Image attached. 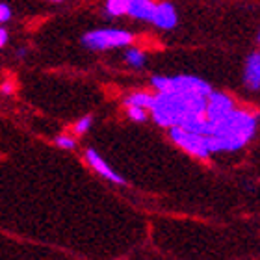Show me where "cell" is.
<instances>
[{
    "label": "cell",
    "instance_id": "1",
    "mask_svg": "<svg viewBox=\"0 0 260 260\" xmlns=\"http://www.w3.org/2000/svg\"><path fill=\"white\" fill-rule=\"evenodd\" d=\"M256 117L244 110H231L216 121L210 134L206 136V149L208 152L238 151L245 143H249L255 136Z\"/></svg>",
    "mask_w": 260,
    "mask_h": 260
},
{
    "label": "cell",
    "instance_id": "2",
    "mask_svg": "<svg viewBox=\"0 0 260 260\" xmlns=\"http://www.w3.org/2000/svg\"><path fill=\"white\" fill-rule=\"evenodd\" d=\"M152 86L156 87L160 93H177V91H190L199 93L208 97L212 93L210 84H206L203 78L190 75H180V76H154L152 78Z\"/></svg>",
    "mask_w": 260,
    "mask_h": 260
},
{
    "label": "cell",
    "instance_id": "3",
    "mask_svg": "<svg viewBox=\"0 0 260 260\" xmlns=\"http://www.w3.org/2000/svg\"><path fill=\"white\" fill-rule=\"evenodd\" d=\"M134 36L126 30H117V28H104V30H95L87 32L82 38L84 47L91 50H106L114 47H126L132 43Z\"/></svg>",
    "mask_w": 260,
    "mask_h": 260
},
{
    "label": "cell",
    "instance_id": "4",
    "mask_svg": "<svg viewBox=\"0 0 260 260\" xmlns=\"http://www.w3.org/2000/svg\"><path fill=\"white\" fill-rule=\"evenodd\" d=\"M169 136L171 140L179 147H182L186 152H190L191 156L197 158H208L210 152L206 149V136L197 134V132H190L180 126H169Z\"/></svg>",
    "mask_w": 260,
    "mask_h": 260
},
{
    "label": "cell",
    "instance_id": "5",
    "mask_svg": "<svg viewBox=\"0 0 260 260\" xmlns=\"http://www.w3.org/2000/svg\"><path fill=\"white\" fill-rule=\"evenodd\" d=\"M234 108V101L225 93H217L212 91L208 97H206V108H205V117L208 121V134H210L212 126L216 121H219L223 115L231 112ZM206 134V136H208Z\"/></svg>",
    "mask_w": 260,
    "mask_h": 260
},
{
    "label": "cell",
    "instance_id": "6",
    "mask_svg": "<svg viewBox=\"0 0 260 260\" xmlns=\"http://www.w3.org/2000/svg\"><path fill=\"white\" fill-rule=\"evenodd\" d=\"M86 160L99 175H103L104 179L112 180V182H115V184H125V179H123L121 175L115 173L114 169L106 164V160H103V158H101V154H99L95 149H87V151H86Z\"/></svg>",
    "mask_w": 260,
    "mask_h": 260
},
{
    "label": "cell",
    "instance_id": "7",
    "mask_svg": "<svg viewBox=\"0 0 260 260\" xmlns=\"http://www.w3.org/2000/svg\"><path fill=\"white\" fill-rule=\"evenodd\" d=\"M177 21H179V17H177V10H175L173 4H169V2L156 4L152 22H154L158 28H162V30H171V28L177 26Z\"/></svg>",
    "mask_w": 260,
    "mask_h": 260
},
{
    "label": "cell",
    "instance_id": "8",
    "mask_svg": "<svg viewBox=\"0 0 260 260\" xmlns=\"http://www.w3.org/2000/svg\"><path fill=\"white\" fill-rule=\"evenodd\" d=\"M154 10H156V4L152 0H128V10H126V13L132 15L134 19L152 22Z\"/></svg>",
    "mask_w": 260,
    "mask_h": 260
},
{
    "label": "cell",
    "instance_id": "9",
    "mask_svg": "<svg viewBox=\"0 0 260 260\" xmlns=\"http://www.w3.org/2000/svg\"><path fill=\"white\" fill-rule=\"evenodd\" d=\"M245 84H247L253 91H258V87H260V56H258V52L251 54L247 63H245Z\"/></svg>",
    "mask_w": 260,
    "mask_h": 260
},
{
    "label": "cell",
    "instance_id": "10",
    "mask_svg": "<svg viewBox=\"0 0 260 260\" xmlns=\"http://www.w3.org/2000/svg\"><path fill=\"white\" fill-rule=\"evenodd\" d=\"M152 103H154V97L149 95V93H143V91L132 93L130 97L125 99L126 106H138V108H145V110H151Z\"/></svg>",
    "mask_w": 260,
    "mask_h": 260
},
{
    "label": "cell",
    "instance_id": "11",
    "mask_svg": "<svg viewBox=\"0 0 260 260\" xmlns=\"http://www.w3.org/2000/svg\"><path fill=\"white\" fill-rule=\"evenodd\" d=\"M128 10V0H106V13L112 17H119Z\"/></svg>",
    "mask_w": 260,
    "mask_h": 260
},
{
    "label": "cell",
    "instance_id": "12",
    "mask_svg": "<svg viewBox=\"0 0 260 260\" xmlns=\"http://www.w3.org/2000/svg\"><path fill=\"white\" fill-rule=\"evenodd\" d=\"M125 58H126V61L132 65V67H143V63H145V54H143L141 50H138V49L126 50Z\"/></svg>",
    "mask_w": 260,
    "mask_h": 260
},
{
    "label": "cell",
    "instance_id": "13",
    "mask_svg": "<svg viewBox=\"0 0 260 260\" xmlns=\"http://www.w3.org/2000/svg\"><path fill=\"white\" fill-rule=\"evenodd\" d=\"M128 117L132 121L143 123V121H147V110L145 108H138V106H128Z\"/></svg>",
    "mask_w": 260,
    "mask_h": 260
},
{
    "label": "cell",
    "instance_id": "14",
    "mask_svg": "<svg viewBox=\"0 0 260 260\" xmlns=\"http://www.w3.org/2000/svg\"><path fill=\"white\" fill-rule=\"evenodd\" d=\"M91 125H93V117L91 115H86V117H82L75 125V132L76 134H86L87 130L91 128Z\"/></svg>",
    "mask_w": 260,
    "mask_h": 260
},
{
    "label": "cell",
    "instance_id": "15",
    "mask_svg": "<svg viewBox=\"0 0 260 260\" xmlns=\"http://www.w3.org/2000/svg\"><path fill=\"white\" fill-rule=\"evenodd\" d=\"M56 145L61 147V149H75L76 141H75V138H71V136H58V138H56Z\"/></svg>",
    "mask_w": 260,
    "mask_h": 260
},
{
    "label": "cell",
    "instance_id": "16",
    "mask_svg": "<svg viewBox=\"0 0 260 260\" xmlns=\"http://www.w3.org/2000/svg\"><path fill=\"white\" fill-rule=\"evenodd\" d=\"M11 19V10L10 6L4 4V2H0V22H6Z\"/></svg>",
    "mask_w": 260,
    "mask_h": 260
},
{
    "label": "cell",
    "instance_id": "17",
    "mask_svg": "<svg viewBox=\"0 0 260 260\" xmlns=\"http://www.w3.org/2000/svg\"><path fill=\"white\" fill-rule=\"evenodd\" d=\"M8 43V32H6L4 28L0 26V47H4Z\"/></svg>",
    "mask_w": 260,
    "mask_h": 260
},
{
    "label": "cell",
    "instance_id": "18",
    "mask_svg": "<svg viewBox=\"0 0 260 260\" xmlns=\"http://www.w3.org/2000/svg\"><path fill=\"white\" fill-rule=\"evenodd\" d=\"M2 91L8 93V95H10V93L13 91V87H11V84H4V86H2Z\"/></svg>",
    "mask_w": 260,
    "mask_h": 260
},
{
    "label": "cell",
    "instance_id": "19",
    "mask_svg": "<svg viewBox=\"0 0 260 260\" xmlns=\"http://www.w3.org/2000/svg\"><path fill=\"white\" fill-rule=\"evenodd\" d=\"M52 2H60V0H52Z\"/></svg>",
    "mask_w": 260,
    "mask_h": 260
}]
</instances>
